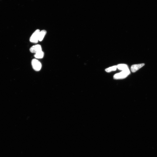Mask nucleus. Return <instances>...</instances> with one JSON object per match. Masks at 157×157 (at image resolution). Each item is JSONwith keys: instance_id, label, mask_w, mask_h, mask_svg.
<instances>
[{"instance_id": "1", "label": "nucleus", "mask_w": 157, "mask_h": 157, "mask_svg": "<svg viewBox=\"0 0 157 157\" xmlns=\"http://www.w3.org/2000/svg\"><path fill=\"white\" fill-rule=\"evenodd\" d=\"M130 74L129 69L124 71H122L121 72L116 73L114 75V79L120 80L124 79L126 78Z\"/></svg>"}, {"instance_id": "2", "label": "nucleus", "mask_w": 157, "mask_h": 157, "mask_svg": "<svg viewBox=\"0 0 157 157\" xmlns=\"http://www.w3.org/2000/svg\"><path fill=\"white\" fill-rule=\"evenodd\" d=\"M32 68L36 71H38L41 70L42 68V64L39 60L34 59L31 62Z\"/></svg>"}, {"instance_id": "3", "label": "nucleus", "mask_w": 157, "mask_h": 157, "mask_svg": "<svg viewBox=\"0 0 157 157\" xmlns=\"http://www.w3.org/2000/svg\"><path fill=\"white\" fill-rule=\"evenodd\" d=\"M40 30L39 29L33 33L30 38V41L32 43H36L39 41V35Z\"/></svg>"}, {"instance_id": "4", "label": "nucleus", "mask_w": 157, "mask_h": 157, "mask_svg": "<svg viewBox=\"0 0 157 157\" xmlns=\"http://www.w3.org/2000/svg\"><path fill=\"white\" fill-rule=\"evenodd\" d=\"M41 51L42 47L41 45L39 44L35 45L31 47L30 49V52L35 54Z\"/></svg>"}, {"instance_id": "5", "label": "nucleus", "mask_w": 157, "mask_h": 157, "mask_svg": "<svg viewBox=\"0 0 157 157\" xmlns=\"http://www.w3.org/2000/svg\"><path fill=\"white\" fill-rule=\"evenodd\" d=\"M145 65L144 64L133 65L131 67V71L132 72L135 73Z\"/></svg>"}, {"instance_id": "6", "label": "nucleus", "mask_w": 157, "mask_h": 157, "mask_svg": "<svg viewBox=\"0 0 157 157\" xmlns=\"http://www.w3.org/2000/svg\"><path fill=\"white\" fill-rule=\"evenodd\" d=\"M46 33L47 31L46 30L40 31L39 35V41H41L43 40Z\"/></svg>"}, {"instance_id": "7", "label": "nucleus", "mask_w": 157, "mask_h": 157, "mask_svg": "<svg viewBox=\"0 0 157 157\" xmlns=\"http://www.w3.org/2000/svg\"><path fill=\"white\" fill-rule=\"evenodd\" d=\"M44 55V53L41 51L35 54L34 57L37 59H41L43 57Z\"/></svg>"}, {"instance_id": "8", "label": "nucleus", "mask_w": 157, "mask_h": 157, "mask_svg": "<svg viewBox=\"0 0 157 157\" xmlns=\"http://www.w3.org/2000/svg\"><path fill=\"white\" fill-rule=\"evenodd\" d=\"M117 68L120 70L123 71L129 69L128 66L126 64H120L117 66Z\"/></svg>"}, {"instance_id": "9", "label": "nucleus", "mask_w": 157, "mask_h": 157, "mask_svg": "<svg viewBox=\"0 0 157 157\" xmlns=\"http://www.w3.org/2000/svg\"><path fill=\"white\" fill-rule=\"evenodd\" d=\"M117 68V66H115L111 67H109L105 69V71L109 73L113 71H115Z\"/></svg>"}]
</instances>
